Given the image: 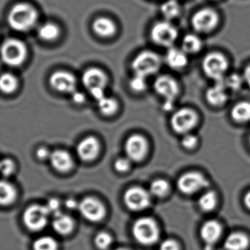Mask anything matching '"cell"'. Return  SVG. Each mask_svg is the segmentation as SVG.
Masks as SVG:
<instances>
[{"instance_id": "25", "label": "cell", "mask_w": 250, "mask_h": 250, "mask_svg": "<svg viewBox=\"0 0 250 250\" xmlns=\"http://www.w3.org/2000/svg\"><path fill=\"white\" fill-rule=\"evenodd\" d=\"M203 43L200 36L194 33L185 35L181 42V49L189 56L199 53L203 49Z\"/></svg>"}, {"instance_id": "6", "label": "cell", "mask_w": 250, "mask_h": 250, "mask_svg": "<svg viewBox=\"0 0 250 250\" xmlns=\"http://www.w3.org/2000/svg\"><path fill=\"white\" fill-rule=\"evenodd\" d=\"M155 91L165 99L164 109L171 111L180 93L178 82L169 75H161L155 80L153 84Z\"/></svg>"}, {"instance_id": "19", "label": "cell", "mask_w": 250, "mask_h": 250, "mask_svg": "<svg viewBox=\"0 0 250 250\" xmlns=\"http://www.w3.org/2000/svg\"><path fill=\"white\" fill-rule=\"evenodd\" d=\"M100 145L96 137H85L77 145V152L80 159L84 162L94 160L99 153Z\"/></svg>"}, {"instance_id": "13", "label": "cell", "mask_w": 250, "mask_h": 250, "mask_svg": "<svg viewBox=\"0 0 250 250\" xmlns=\"http://www.w3.org/2000/svg\"><path fill=\"white\" fill-rule=\"evenodd\" d=\"M151 195L149 191L142 187H134L126 190L124 200L125 206L130 210L140 211L147 208L150 204Z\"/></svg>"}, {"instance_id": "3", "label": "cell", "mask_w": 250, "mask_h": 250, "mask_svg": "<svg viewBox=\"0 0 250 250\" xmlns=\"http://www.w3.org/2000/svg\"><path fill=\"white\" fill-rule=\"evenodd\" d=\"M162 58L153 51H143L136 56L131 63L134 75L147 77L156 74L162 66Z\"/></svg>"}, {"instance_id": "16", "label": "cell", "mask_w": 250, "mask_h": 250, "mask_svg": "<svg viewBox=\"0 0 250 250\" xmlns=\"http://www.w3.org/2000/svg\"><path fill=\"white\" fill-rule=\"evenodd\" d=\"M147 142L143 136L133 134L127 139L125 151L127 157L133 162H140L147 153Z\"/></svg>"}, {"instance_id": "35", "label": "cell", "mask_w": 250, "mask_h": 250, "mask_svg": "<svg viewBox=\"0 0 250 250\" xmlns=\"http://www.w3.org/2000/svg\"><path fill=\"white\" fill-rule=\"evenodd\" d=\"M58 242L51 236L40 237L33 244L34 250H58Z\"/></svg>"}, {"instance_id": "12", "label": "cell", "mask_w": 250, "mask_h": 250, "mask_svg": "<svg viewBox=\"0 0 250 250\" xmlns=\"http://www.w3.org/2000/svg\"><path fill=\"white\" fill-rule=\"evenodd\" d=\"M49 214L46 206L33 205L24 211L23 222L30 230H42L47 225Z\"/></svg>"}, {"instance_id": "26", "label": "cell", "mask_w": 250, "mask_h": 250, "mask_svg": "<svg viewBox=\"0 0 250 250\" xmlns=\"http://www.w3.org/2000/svg\"><path fill=\"white\" fill-rule=\"evenodd\" d=\"M52 227L58 233L68 235L74 229V222L71 216L61 212L54 216Z\"/></svg>"}, {"instance_id": "31", "label": "cell", "mask_w": 250, "mask_h": 250, "mask_svg": "<svg viewBox=\"0 0 250 250\" xmlns=\"http://www.w3.org/2000/svg\"><path fill=\"white\" fill-rule=\"evenodd\" d=\"M170 191L169 183L164 179H156L150 183L149 192L150 195L158 198L166 197Z\"/></svg>"}, {"instance_id": "48", "label": "cell", "mask_w": 250, "mask_h": 250, "mask_svg": "<svg viewBox=\"0 0 250 250\" xmlns=\"http://www.w3.org/2000/svg\"><path fill=\"white\" fill-rule=\"evenodd\" d=\"M126 250V249L119 248V249H117V250Z\"/></svg>"}, {"instance_id": "5", "label": "cell", "mask_w": 250, "mask_h": 250, "mask_svg": "<svg viewBox=\"0 0 250 250\" xmlns=\"http://www.w3.org/2000/svg\"><path fill=\"white\" fill-rule=\"evenodd\" d=\"M28 49L24 42L20 39H8L2 46V59L5 65L18 67L25 62Z\"/></svg>"}, {"instance_id": "8", "label": "cell", "mask_w": 250, "mask_h": 250, "mask_svg": "<svg viewBox=\"0 0 250 250\" xmlns=\"http://www.w3.org/2000/svg\"><path fill=\"white\" fill-rule=\"evenodd\" d=\"M150 38L153 43L162 47L174 46L178 38V30L171 21L164 20L153 24L150 30Z\"/></svg>"}, {"instance_id": "20", "label": "cell", "mask_w": 250, "mask_h": 250, "mask_svg": "<svg viewBox=\"0 0 250 250\" xmlns=\"http://www.w3.org/2000/svg\"><path fill=\"white\" fill-rule=\"evenodd\" d=\"M167 65L174 71H183L188 65V55L181 48H169L165 56Z\"/></svg>"}, {"instance_id": "24", "label": "cell", "mask_w": 250, "mask_h": 250, "mask_svg": "<svg viewBox=\"0 0 250 250\" xmlns=\"http://www.w3.org/2000/svg\"><path fill=\"white\" fill-rule=\"evenodd\" d=\"M232 121L237 124H247L250 121V102L241 101L235 104L230 111Z\"/></svg>"}, {"instance_id": "37", "label": "cell", "mask_w": 250, "mask_h": 250, "mask_svg": "<svg viewBox=\"0 0 250 250\" xmlns=\"http://www.w3.org/2000/svg\"><path fill=\"white\" fill-rule=\"evenodd\" d=\"M198 137L194 134H190V133L183 136L182 140H181V146L186 150H194L198 146Z\"/></svg>"}, {"instance_id": "27", "label": "cell", "mask_w": 250, "mask_h": 250, "mask_svg": "<svg viewBox=\"0 0 250 250\" xmlns=\"http://www.w3.org/2000/svg\"><path fill=\"white\" fill-rule=\"evenodd\" d=\"M38 36L43 42H54L61 35V29L53 22H46L39 26L37 30Z\"/></svg>"}, {"instance_id": "32", "label": "cell", "mask_w": 250, "mask_h": 250, "mask_svg": "<svg viewBox=\"0 0 250 250\" xmlns=\"http://www.w3.org/2000/svg\"><path fill=\"white\" fill-rule=\"evenodd\" d=\"M19 80L15 75L11 73H5L0 79L1 90L5 94H11L18 88Z\"/></svg>"}, {"instance_id": "38", "label": "cell", "mask_w": 250, "mask_h": 250, "mask_svg": "<svg viewBox=\"0 0 250 250\" xmlns=\"http://www.w3.org/2000/svg\"><path fill=\"white\" fill-rule=\"evenodd\" d=\"M130 87L134 92L142 93L146 90V87H147L146 78L134 75V77L130 81Z\"/></svg>"}, {"instance_id": "2", "label": "cell", "mask_w": 250, "mask_h": 250, "mask_svg": "<svg viewBox=\"0 0 250 250\" xmlns=\"http://www.w3.org/2000/svg\"><path fill=\"white\" fill-rule=\"evenodd\" d=\"M229 61L219 52L207 54L202 61V69L208 78L213 82L222 81L228 74Z\"/></svg>"}, {"instance_id": "7", "label": "cell", "mask_w": 250, "mask_h": 250, "mask_svg": "<svg viewBox=\"0 0 250 250\" xmlns=\"http://www.w3.org/2000/svg\"><path fill=\"white\" fill-rule=\"evenodd\" d=\"M83 83L96 101L106 96L105 88L108 83L107 75L99 68H89L83 73Z\"/></svg>"}, {"instance_id": "14", "label": "cell", "mask_w": 250, "mask_h": 250, "mask_svg": "<svg viewBox=\"0 0 250 250\" xmlns=\"http://www.w3.org/2000/svg\"><path fill=\"white\" fill-rule=\"evenodd\" d=\"M78 209L82 216L90 222H100L106 214V209L103 203L94 197L83 199L79 203Z\"/></svg>"}, {"instance_id": "47", "label": "cell", "mask_w": 250, "mask_h": 250, "mask_svg": "<svg viewBox=\"0 0 250 250\" xmlns=\"http://www.w3.org/2000/svg\"><path fill=\"white\" fill-rule=\"evenodd\" d=\"M244 203L245 207L250 210V191H247L244 197Z\"/></svg>"}, {"instance_id": "22", "label": "cell", "mask_w": 250, "mask_h": 250, "mask_svg": "<svg viewBox=\"0 0 250 250\" xmlns=\"http://www.w3.org/2000/svg\"><path fill=\"white\" fill-rule=\"evenodd\" d=\"M93 32L99 37L110 38L117 33V26L111 19L101 17L93 21Z\"/></svg>"}, {"instance_id": "15", "label": "cell", "mask_w": 250, "mask_h": 250, "mask_svg": "<svg viewBox=\"0 0 250 250\" xmlns=\"http://www.w3.org/2000/svg\"><path fill=\"white\" fill-rule=\"evenodd\" d=\"M77 83L74 74L68 71H55L49 78V84L54 90L67 94H72L77 91Z\"/></svg>"}, {"instance_id": "40", "label": "cell", "mask_w": 250, "mask_h": 250, "mask_svg": "<svg viewBox=\"0 0 250 250\" xmlns=\"http://www.w3.org/2000/svg\"><path fill=\"white\" fill-rule=\"evenodd\" d=\"M131 161L128 157L119 158L115 161L114 166L118 172H127L131 167Z\"/></svg>"}, {"instance_id": "9", "label": "cell", "mask_w": 250, "mask_h": 250, "mask_svg": "<svg viewBox=\"0 0 250 250\" xmlns=\"http://www.w3.org/2000/svg\"><path fill=\"white\" fill-rule=\"evenodd\" d=\"M197 112L190 108H181L172 114L170 119L172 129L176 134L185 135L189 134L198 124Z\"/></svg>"}, {"instance_id": "18", "label": "cell", "mask_w": 250, "mask_h": 250, "mask_svg": "<svg viewBox=\"0 0 250 250\" xmlns=\"http://www.w3.org/2000/svg\"><path fill=\"white\" fill-rule=\"evenodd\" d=\"M229 90L225 87L223 80L215 82L213 85L207 89L206 99L209 104L215 107H220L228 102Z\"/></svg>"}, {"instance_id": "46", "label": "cell", "mask_w": 250, "mask_h": 250, "mask_svg": "<svg viewBox=\"0 0 250 250\" xmlns=\"http://www.w3.org/2000/svg\"><path fill=\"white\" fill-rule=\"evenodd\" d=\"M65 206L68 208V209H76L78 208L79 203H77V201L74 200V199H68L65 202Z\"/></svg>"}, {"instance_id": "23", "label": "cell", "mask_w": 250, "mask_h": 250, "mask_svg": "<svg viewBox=\"0 0 250 250\" xmlns=\"http://www.w3.org/2000/svg\"><path fill=\"white\" fill-rule=\"evenodd\" d=\"M250 238L241 232L229 233L225 238L224 247L227 250H246L250 245Z\"/></svg>"}, {"instance_id": "28", "label": "cell", "mask_w": 250, "mask_h": 250, "mask_svg": "<svg viewBox=\"0 0 250 250\" xmlns=\"http://www.w3.org/2000/svg\"><path fill=\"white\" fill-rule=\"evenodd\" d=\"M161 13L165 20L171 21L181 16L182 8L178 0H167L161 6Z\"/></svg>"}, {"instance_id": "21", "label": "cell", "mask_w": 250, "mask_h": 250, "mask_svg": "<svg viewBox=\"0 0 250 250\" xmlns=\"http://www.w3.org/2000/svg\"><path fill=\"white\" fill-rule=\"evenodd\" d=\"M51 165L58 172H68L73 167V159L68 152L64 150H55L49 157Z\"/></svg>"}, {"instance_id": "44", "label": "cell", "mask_w": 250, "mask_h": 250, "mask_svg": "<svg viewBox=\"0 0 250 250\" xmlns=\"http://www.w3.org/2000/svg\"><path fill=\"white\" fill-rule=\"evenodd\" d=\"M71 95H72L73 102L77 104H82L85 102V96L81 92L75 91Z\"/></svg>"}, {"instance_id": "33", "label": "cell", "mask_w": 250, "mask_h": 250, "mask_svg": "<svg viewBox=\"0 0 250 250\" xmlns=\"http://www.w3.org/2000/svg\"><path fill=\"white\" fill-rule=\"evenodd\" d=\"M97 103L101 113L106 116L113 115L118 109V102L113 98L104 96L98 101Z\"/></svg>"}, {"instance_id": "43", "label": "cell", "mask_w": 250, "mask_h": 250, "mask_svg": "<svg viewBox=\"0 0 250 250\" xmlns=\"http://www.w3.org/2000/svg\"><path fill=\"white\" fill-rule=\"evenodd\" d=\"M51 152L49 149L45 147H41L38 149L36 151V156L41 160H45V159H49L50 157Z\"/></svg>"}, {"instance_id": "45", "label": "cell", "mask_w": 250, "mask_h": 250, "mask_svg": "<svg viewBox=\"0 0 250 250\" xmlns=\"http://www.w3.org/2000/svg\"><path fill=\"white\" fill-rule=\"evenodd\" d=\"M242 75L244 77V83L250 87V63L245 67Z\"/></svg>"}, {"instance_id": "49", "label": "cell", "mask_w": 250, "mask_h": 250, "mask_svg": "<svg viewBox=\"0 0 250 250\" xmlns=\"http://www.w3.org/2000/svg\"><path fill=\"white\" fill-rule=\"evenodd\" d=\"M249 143H250V137H249Z\"/></svg>"}, {"instance_id": "41", "label": "cell", "mask_w": 250, "mask_h": 250, "mask_svg": "<svg viewBox=\"0 0 250 250\" xmlns=\"http://www.w3.org/2000/svg\"><path fill=\"white\" fill-rule=\"evenodd\" d=\"M159 250H180V246L178 241L172 238H167L161 243Z\"/></svg>"}, {"instance_id": "1", "label": "cell", "mask_w": 250, "mask_h": 250, "mask_svg": "<svg viewBox=\"0 0 250 250\" xmlns=\"http://www.w3.org/2000/svg\"><path fill=\"white\" fill-rule=\"evenodd\" d=\"M7 20L13 30L23 33L32 30L36 25L39 20V14L33 5L21 2L11 8Z\"/></svg>"}, {"instance_id": "36", "label": "cell", "mask_w": 250, "mask_h": 250, "mask_svg": "<svg viewBox=\"0 0 250 250\" xmlns=\"http://www.w3.org/2000/svg\"><path fill=\"white\" fill-rule=\"evenodd\" d=\"M112 243V236L107 232H99L95 238V244H96V247L102 250H105L109 248Z\"/></svg>"}, {"instance_id": "42", "label": "cell", "mask_w": 250, "mask_h": 250, "mask_svg": "<svg viewBox=\"0 0 250 250\" xmlns=\"http://www.w3.org/2000/svg\"><path fill=\"white\" fill-rule=\"evenodd\" d=\"M48 210L50 214H53V216L61 213V203L58 199L52 198L48 201L46 205Z\"/></svg>"}, {"instance_id": "4", "label": "cell", "mask_w": 250, "mask_h": 250, "mask_svg": "<svg viewBox=\"0 0 250 250\" xmlns=\"http://www.w3.org/2000/svg\"><path fill=\"white\" fill-rule=\"evenodd\" d=\"M132 233L137 242L143 245H152L159 238V228L152 218L142 217L134 222Z\"/></svg>"}, {"instance_id": "11", "label": "cell", "mask_w": 250, "mask_h": 250, "mask_svg": "<svg viewBox=\"0 0 250 250\" xmlns=\"http://www.w3.org/2000/svg\"><path fill=\"white\" fill-rule=\"evenodd\" d=\"M219 22L218 13L211 8H203L193 14L191 23L194 31L200 34L211 33Z\"/></svg>"}, {"instance_id": "29", "label": "cell", "mask_w": 250, "mask_h": 250, "mask_svg": "<svg viewBox=\"0 0 250 250\" xmlns=\"http://www.w3.org/2000/svg\"><path fill=\"white\" fill-rule=\"evenodd\" d=\"M218 195L213 190L205 191L199 197L197 204L200 210L203 212L213 211L218 205Z\"/></svg>"}, {"instance_id": "10", "label": "cell", "mask_w": 250, "mask_h": 250, "mask_svg": "<svg viewBox=\"0 0 250 250\" xmlns=\"http://www.w3.org/2000/svg\"><path fill=\"white\" fill-rule=\"evenodd\" d=\"M210 186L208 180L203 174L197 171H188L182 174L177 181V187L180 192L186 195H192Z\"/></svg>"}, {"instance_id": "34", "label": "cell", "mask_w": 250, "mask_h": 250, "mask_svg": "<svg viewBox=\"0 0 250 250\" xmlns=\"http://www.w3.org/2000/svg\"><path fill=\"white\" fill-rule=\"evenodd\" d=\"M223 83L228 90L233 92L239 90L244 83H245L243 75H240L237 73H232L227 75L223 80Z\"/></svg>"}, {"instance_id": "17", "label": "cell", "mask_w": 250, "mask_h": 250, "mask_svg": "<svg viewBox=\"0 0 250 250\" xmlns=\"http://www.w3.org/2000/svg\"><path fill=\"white\" fill-rule=\"evenodd\" d=\"M223 228L222 224L215 219L206 221L200 227V236L206 243V250H211L213 244H216L222 236Z\"/></svg>"}, {"instance_id": "39", "label": "cell", "mask_w": 250, "mask_h": 250, "mask_svg": "<svg viewBox=\"0 0 250 250\" xmlns=\"http://www.w3.org/2000/svg\"><path fill=\"white\" fill-rule=\"evenodd\" d=\"M0 166H1L2 175L5 177L10 176L15 170V165L10 159H2Z\"/></svg>"}, {"instance_id": "30", "label": "cell", "mask_w": 250, "mask_h": 250, "mask_svg": "<svg viewBox=\"0 0 250 250\" xmlns=\"http://www.w3.org/2000/svg\"><path fill=\"white\" fill-rule=\"evenodd\" d=\"M17 189L11 183L7 181H1L0 184V203L2 206H8L14 203L17 198Z\"/></svg>"}]
</instances>
